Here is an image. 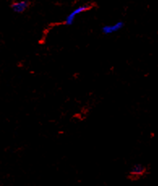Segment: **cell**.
I'll use <instances>...</instances> for the list:
<instances>
[{"mask_svg": "<svg viewBox=\"0 0 158 186\" xmlns=\"http://www.w3.org/2000/svg\"><path fill=\"white\" fill-rule=\"evenodd\" d=\"M90 8H91V5L89 4L82 5V6L76 7V9H74L73 11H72L69 15H67L65 20V24H67V25H72L74 23V21H75V19H76V17L77 15L83 13V12H85V11H88V10H89Z\"/></svg>", "mask_w": 158, "mask_h": 186, "instance_id": "obj_1", "label": "cell"}, {"mask_svg": "<svg viewBox=\"0 0 158 186\" xmlns=\"http://www.w3.org/2000/svg\"><path fill=\"white\" fill-rule=\"evenodd\" d=\"M124 26V23L123 21H118L116 23L113 24H107L105 26L102 27V33L106 34V35H109V34H112L118 31L121 30Z\"/></svg>", "mask_w": 158, "mask_h": 186, "instance_id": "obj_2", "label": "cell"}, {"mask_svg": "<svg viewBox=\"0 0 158 186\" xmlns=\"http://www.w3.org/2000/svg\"><path fill=\"white\" fill-rule=\"evenodd\" d=\"M29 7V2L27 0H23L20 2H15L11 4V9L15 13H22Z\"/></svg>", "mask_w": 158, "mask_h": 186, "instance_id": "obj_3", "label": "cell"}, {"mask_svg": "<svg viewBox=\"0 0 158 186\" xmlns=\"http://www.w3.org/2000/svg\"><path fill=\"white\" fill-rule=\"evenodd\" d=\"M145 167L142 164H135L132 167V168L131 169L130 174L133 176H140L144 173Z\"/></svg>", "mask_w": 158, "mask_h": 186, "instance_id": "obj_4", "label": "cell"}]
</instances>
